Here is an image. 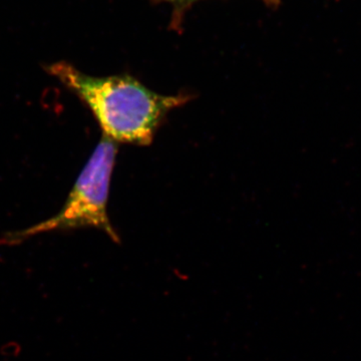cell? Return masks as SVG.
<instances>
[{"label":"cell","mask_w":361,"mask_h":361,"mask_svg":"<svg viewBox=\"0 0 361 361\" xmlns=\"http://www.w3.org/2000/svg\"><path fill=\"white\" fill-rule=\"evenodd\" d=\"M116 153V142L103 135L58 215L23 231L4 235L0 245H16L40 233L82 227L103 230L113 241H120L106 211Z\"/></svg>","instance_id":"obj_2"},{"label":"cell","mask_w":361,"mask_h":361,"mask_svg":"<svg viewBox=\"0 0 361 361\" xmlns=\"http://www.w3.org/2000/svg\"><path fill=\"white\" fill-rule=\"evenodd\" d=\"M47 71L89 106L104 135L115 142L148 146L169 111L191 99L156 94L130 75L90 77L68 63Z\"/></svg>","instance_id":"obj_1"},{"label":"cell","mask_w":361,"mask_h":361,"mask_svg":"<svg viewBox=\"0 0 361 361\" xmlns=\"http://www.w3.org/2000/svg\"><path fill=\"white\" fill-rule=\"evenodd\" d=\"M154 2H160V4H171L175 8L176 20L182 16L184 11L187 8H189L192 4L198 0H153ZM265 4L269 6H276L280 4V0H262Z\"/></svg>","instance_id":"obj_3"}]
</instances>
